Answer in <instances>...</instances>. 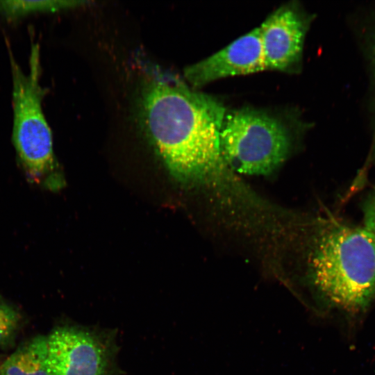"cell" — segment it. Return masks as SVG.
Returning <instances> with one entry per match:
<instances>
[{"label":"cell","instance_id":"obj_1","mask_svg":"<svg viewBox=\"0 0 375 375\" xmlns=\"http://www.w3.org/2000/svg\"><path fill=\"white\" fill-rule=\"evenodd\" d=\"M226 113L220 101L179 81L152 78L142 90L143 126L170 172L184 181L210 185L222 197L256 205L260 201L222 154L220 132Z\"/></svg>","mask_w":375,"mask_h":375},{"label":"cell","instance_id":"obj_2","mask_svg":"<svg viewBox=\"0 0 375 375\" xmlns=\"http://www.w3.org/2000/svg\"><path fill=\"white\" fill-rule=\"evenodd\" d=\"M314 282L335 306L358 318L375 303V239L364 228L332 221L311 258Z\"/></svg>","mask_w":375,"mask_h":375},{"label":"cell","instance_id":"obj_3","mask_svg":"<svg viewBox=\"0 0 375 375\" xmlns=\"http://www.w3.org/2000/svg\"><path fill=\"white\" fill-rule=\"evenodd\" d=\"M38 44H33L29 72L25 74L10 55L12 77V142L28 178L53 189L58 183L57 162L51 128L42 110L44 94L40 80Z\"/></svg>","mask_w":375,"mask_h":375},{"label":"cell","instance_id":"obj_4","mask_svg":"<svg viewBox=\"0 0 375 375\" xmlns=\"http://www.w3.org/2000/svg\"><path fill=\"white\" fill-rule=\"evenodd\" d=\"M220 144L224 158L232 170L267 175L285 160L291 142L288 129L276 118L242 108L226 113Z\"/></svg>","mask_w":375,"mask_h":375},{"label":"cell","instance_id":"obj_5","mask_svg":"<svg viewBox=\"0 0 375 375\" xmlns=\"http://www.w3.org/2000/svg\"><path fill=\"white\" fill-rule=\"evenodd\" d=\"M47 338L50 375H112L113 351L99 334L65 326Z\"/></svg>","mask_w":375,"mask_h":375},{"label":"cell","instance_id":"obj_6","mask_svg":"<svg viewBox=\"0 0 375 375\" xmlns=\"http://www.w3.org/2000/svg\"><path fill=\"white\" fill-rule=\"evenodd\" d=\"M309 22L294 5L280 7L263 22L259 28L265 69L290 72L299 66Z\"/></svg>","mask_w":375,"mask_h":375},{"label":"cell","instance_id":"obj_7","mask_svg":"<svg viewBox=\"0 0 375 375\" xmlns=\"http://www.w3.org/2000/svg\"><path fill=\"white\" fill-rule=\"evenodd\" d=\"M264 69L258 27L206 59L187 67L184 76L194 87H200L219 78Z\"/></svg>","mask_w":375,"mask_h":375},{"label":"cell","instance_id":"obj_8","mask_svg":"<svg viewBox=\"0 0 375 375\" xmlns=\"http://www.w3.org/2000/svg\"><path fill=\"white\" fill-rule=\"evenodd\" d=\"M0 375H50L47 336L37 335L19 346L0 366Z\"/></svg>","mask_w":375,"mask_h":375},{"label":"cell","instance_id":"obj_9","mask_svg":"<svg viewBox=\"0 0 375 375\" xmlns=\"http://www.w3.org/2000/svg\"><path fill=\"white\" fill-rule=\"evenodd\" d=\"M84 3L82 1H0V14L15 19L31 12L56 11Z\"/></svg>","mask_w":375,"mask_h":375},{"label":"cell","instance_id":"obj_10","mask_svg":"<svg viewBox=\"0 0 375 375\" xmlns=\"http://www.w3.org/2000/svg\"><path fill=\"white\" fill-rule=\"evenodd\" d=\"M21 319L18 310L0 299V347H7L13 343Z\"/></svg>","mask_w":375,"mask_h":375},{"label":"cell","instance_id":"obj_11","mask_svg":"<svg viewBox=\"0 0 375 375\" xmlns=\"http://www.w3.org/2000/svg\"><path fill=\"white\" fill-rule=\"evenodd\" d=\"M364 228L375 239V189L367 197L362 204Z\"/></svg>","mask_w":375,"mask_h":375},{"label":"cell","instance_id":"obj_12","mask_svg":"<svg viewBox=\"0 0 375 375\" xmlns=\"http://www.w3.org/2000/svg\"><path fill=\"white\" fill-rule=\"evenodd\" d=\"M370 56L372 58V67H373L374 75V79H375V31L371 40ZM369 158L370 159L368 160V161L372 162H375V131H374V139L372 141V147L371 149Z\"/></svg>","mask_w":375,"mask_h":375}]
</instances>
